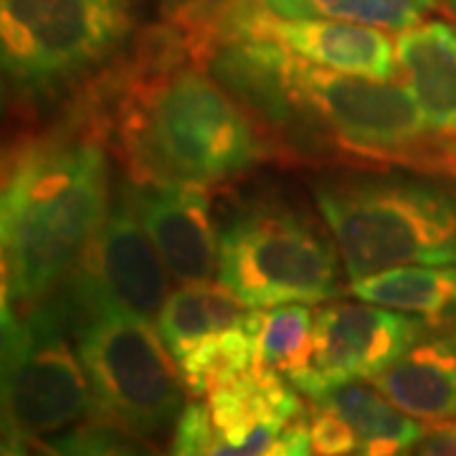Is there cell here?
I'll return each mask as SVG.
<instances>
[{
  "label": "cell",
  "instance_id": "6da1fadb",
  "mask_svg": "<svg viewBox=\"0 0 456 456\" xmlns=\"http://www.w3.org/2000/svg\"><path fill=\"white\" fill-rule=\"evenodd\" d=\"M74 107L137 185L213 188L269 160L251 119L165 23L89 79Z\"/></svg>",
  "mask_w": 456,
  "mask_h": 456
},
{
  "label": "cell",
  "instance_id": "7a4b0ae2",
  "mask_svg": "<svg viewBox=\"0 0 456 456\" xmlns=\"http://www.w3.org/2000/svg\"><path fill=\"white\" fill-rule=\"evenodd\" d=\"M110 145L82 112L5 150L0 239L3 305L26 310L79 266L112 206Z\"/></svg>",
  "mask_w": 456,
  "mask_h": 456
},
{
  "label": "cell",
  "instance_id": "3957f363",
  "mask_svg": "<svg viewBox=\"0 0 456 456\" xmlns=\"http://www.w3.org/2000/svg\"><path fill=\"white\" fill-rule=\"evenodd\" d=\"M314 203L350 281L401 266H456V196L413 178H322Z\"/></svg>",
  "mask_w": 456,
  "mask_h": 456
},
{
  "label": "cell",
  "instance_id": "277c9868",
  "mask_svg": "<svg viewBox=\"0 0 456 456\" xmlns=\"http://www.w3.org/2000/svg\"><path fill=\"white\" fill-rule=\"evenodd\" d=\"M292 79L338 142L347 167L395 165L456 183V137L428 125L408 86L320 69L294 53Z\"/></svg>",
  "mask_w": 456,
  "mask_h": 456
},
{
  "label": "cell",
  "instance_id": "5b68a950",
  "mask_svg": "<svg viewBox=\"0 0 456 456\" xmlns=\"http://www.w3.org/2000/svg\"><path fill=\"white\" fill-rule=\"evenodd\" d=\"M132 26L130 0H0L8 92L31 104L89 84Z\"/></svg>",
  "mask_w": 456,
  "mask_h": 456
},
{
  "label": "cell",
  "instance_id": "8992f818",
  "mask_svg": "<svg viewBox=\"0 0 456 456\" xmlns=\"http://www.w3.org/2000/svg\"><path fill=\"white\" fill-rule=\"evenodd\" d=\"M342 269L335 241L279 200H251L218 231L216 279L251 310L330 302L340 294Z\"/></svg>",
  "mask_w": 456,
  "mask_h": 456
},
{
  "label": "cell",
  "instance_id": "52a82bcc",
  "mask_svg": "<svg viewBox=\"0 0 456 456\" xmlns=\"http://www.w3.org/2000/svg\"><path fill=\"white\" fill-rule=\"evenodd\" d=\"M71 332L94 419L147 441L175 431L188 388L158 327L122 312H99L74 322Z\"/></svg>",
  "mask_w": 456,
  "mask_h": 456
},
{
  "label": "cell",
  "instance_id": "ba28073f",
  "mask_svg": "<svg viewBox=\"0 0 456 456\" xmlns=\"http://www.w3.org/2000/svg\"><path fill=\"white\" fill-rule=\"evenodd\" d=\"M59 294L3 305V434L36 444L94 419V398Z\"/></svg>",
  "mask_w": 456,
  "mask_h": 456
},
{
  "label": "cell",
  "instance_id": "9c48e42d",
  "mask_svg": "<svg viewBox=\"0 0 456 456\" xmlns=\"http://www.w3.org/2000/svg\"><path fill=\"white\" fill-rule=\"evenodd\" d=\"M200 66L251 119L269 160L289 167H347L338 142L292 79V53L272 38L226 33Z\"/></svg>",
  "mask_w": 456,
  "mask_h": 456
},
{
  "label": "cell",
  "instance_id": "30bf717a",
  "mask_svg": "<svg viewBox=\"0 0 456 456\" xmlns=\"http://www.w3.org/2000/svg\"><path fill=\"white\" fill-rule=\"evenodd\" d=\"M56 294L69 325L99 312L158 322L170 297V272L137 216L130 183L114 196L94 241Z\"/></svg>",
  "mask_w": 456,
  "mask_h": 456
},
{
  "label": "cell",
  "instance_id": "8fae6325",
  "mask_svg": "<svg viewBox=\"0 0 456 456\" xmlns=\"http://www.w3.org/2000/svg\"><path fill=\"white\" fill-rule=\"evenodd\" d=\"M431 327L370 302H330L314 312V362L302 395L312 401L347 383H370Z\"/></svg>",
  "mask_w": 456,
  "mask_h": 456
},
{
  "label": "cell",
  "instance_id": "7c38bea8",
  "mask_svg": "<svg viewBox=\"0 0 456 456\" xmlns=\"http://www.w3.org/2000/svg\"><path fill=\"white\" fill-rule=\"evenodd\" d=\"M231 31L272 38L294 56L330 71L380 82L401 77L393 38L373 26L330 18H281L248 0L226 33Z\"/></svg>",
  "mask_w": 456,
  "mask_h": 456
},
{
  "label": "cell",
  "instance_id": "4fadbf2b",
  "mask_svg": "<svg viewBox=\"0 0 456 456\" xmlns=\"http://www.w3.org/2000/svg\"><path fill=\"white\" fill-rule=\"evenodd\" d=\"M132 200L152 246L170 277L180 284L213 281L218 274V231L208 188L196 185H137Z\"/></svg>",
  "mask_w": 456,
  "mask_h": 456
},
{
  "label": "cell",
  "instance_id": "5bb4252c",
  "mask_svg": "<svg viewBox=\"0 0 456 456\" xmlns=\"http://www.w3.org/2000/svg\"><path fill=\"white\" fill-rule=\"evenodd\" d=\"M370 383L424 424H456V320L431 327Z\"/></svg>",
  "mask_w": 456,
  "mask_h": 456
},
{
  "label": "cell",
  "instance_id": "9a60e30c",
  "mask_svg": "<svg viewBox=\"0 0 456 456\" xmlns=\"http://www.w3.org/2000/svg\"><path fill=\"white\" fill-rule=\"evenodd\" d=\"M206 411L216 439L248 444L259 436H279L305 419L299 391L272 368L254 365L206 398Z\"/></svg>",
  "mask_w": 456,
  "mask_h": 456
},
{
  "label": "cell",
  "instance_id": "2e32d148",
  "mask_svg": "<svg viewBox=\"0 0 456 456\" xmlns=\"http://www.w3.org/2000/svg\"><path fill=\"white\" fill-rule=\"evenodd\" d=\"M401 82L419 102L428 125L456 137V28L421 20L395 38Z\"/></svg>",
  "mask_w": 456,
  "mask_h": 456
},
{
  "label": "cell",
  "instance_id": "e0dca14e",
  "mask_svg": "<svg viewBox=\"0 0 456 456\" xmlns=\"http://www.w3.org/2000/svg\"><path fill=\"white\" fill-rule=\"evenodd\" d=\"M248 314L251 307H246L216 279L180 284V289L165 299L155 327L175 362H183L226 335L228 330L246 322Z\"/></svg>",
  "mask_w": 456,
  "mask_h": 456
},
{
  "label": "cell",
  "instance_id": "ac0fdd59",
  "mask_svg": "<svg viewBox=\"0 0 456 456\" xmlns=\"http://www.w3.org/2000/svg\"><path fill=\"white\" fill-rule=\"evenodd\" d=\"M350 421L360 441L355 456H416L428 424L408 416L373 383H347L320 395ZM314 401V398H312Z\"/></svg>",
  "mask_w": 456,
  "mask_h": 456
},
{
  "label": "cell",
  "instance_id": "d6986e66",
  "mask_svg": "<svg viewBox=\"0 0 456 456\" xmlns=\"http://www.w3.org/2000/svg\"><path fill=\"white\" fill-rule=\"evenodd\" d=\"M350 294L444 325L456 320V266H401L350 281Z\"/></svg>",
  "mask_w": 456,
  "mask_h": 456
},
{
  "label": "cell",
  "instance_id": "ffe728a7",
  "mask_svg": "<svg viewBox=\"0 0 456 456\" xmlns=\"http://www.w3.org/2000/svg\"><path fill=\"white\" fill-rule=\"evenodd\" d=\"M256 362L284 375L297 391H305L314 362V312L292 302L254 310Z\"/></svg>",
  "mask_w": 456,
  "mask_h": 456
},
{
  "label": "cell",
  "instance_id": "44dd1931",
  "mask_svg": "<svg viewBox=\"0 0 456 456\" xmlns=\"http://www.w3.org/2000/svg\"><path fill=\"white\" fill-rule=\"evenodd\" d=\"M281 18H330L383 31H406L421 23L439 0H256Z\"/></svg>",
  "mask_w": 456,
  "mask_h": 456
},
{
  "label": "cell",
  "instance_id": "7402d4cb",
  "mask_svg": "<svg viewBox=\"0 0 456 456\" xmlns=\"http://www.w3.org/2000/svg\"><path fill=\"white\" fill-rule=\"evenodd\" d=\"M31 446L36 456H163L147 439L99 419H86Z\"/></svg>",
  "mask_w": 456,
  "mask_h": 456
},
{
  "label": "cell",
  "instance_id": "603a6c76",
  "mask_svg": "<svg viewBox=\"0 0 456 456\" xmlns=\"http://www.w3.org/2000/svg\"><path fill=\"white\" fill-rule=\"evenodd\" d=\"M246 3L248 0H158V8L165 26L175 28L188 41L200 64L206 51L226 36Z\"/></svg>",
  "mask_w": 456,
  "mask_h": 456
},
{
  "label": "cell",
  "instance_id": "cb8c5ba5",
  "mask_svg": "<svg viewBox=\"0 0 456 456\" xmlns=\"http://www.w3.org/2000/svg\"><path fill=\"white\" fill-rule=\"evenodd\" d=\"M266 456H314V452H312L307 416L299 419V421H294V424L281 434V439L274 444V449Z\"/></svg>",
  "mask_w": 456,
  "mask_h": 456
},
{
  "label": "cell",
  "instance_id": "d4e9b609",
  "mask_svg": "<svg viewBox=\"0 0 456 456\" xmlns=\"http://www.w3.org/2000/svg\"><path fill=\"white\" fill-rule=\"evenodd\" d=\"M416 456H456V424H428Z\"/></svg>",
  "mask_w": 456,
  "mask_h": 456
},
{
  "label": "cell",
  "instance_id": "484cf974",
  "mask_svg": "<svg viewBox=\"0 0 456 456\" xmlns=\"http://www.w3.org/2000/svg\"><path fill=\"white\" fill-rule=\"evenodd\" d=\"M3 456H36V452L28 441L3 434Z\"/></svg>",
  "mask_w": 456,
  "mask_h": 456
},
{
  "label": "cell",
  "instance_id": "4316f807",
  "mask_svg": "<svg viewBox=\"0 0 456 456\" xmlns=\"http://www.w3.org/2000/svg\"><path fill=\"white\" fill-rule=\"evenodd\" d=\"M439 5L441 8H446V11L456 18V0H439Z\"/></svg>",
  "mask_w": 456,
  "mask_h": 456
}]
</instances>
